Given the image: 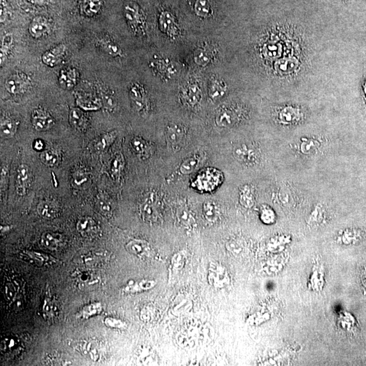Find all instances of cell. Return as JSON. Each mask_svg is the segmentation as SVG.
<instances>
[{
    "label": "cell",
    "mask_w": 366,
    "mask_h": 366,
    "mask_svg": "<svg viewBox=\"0 0 366 366\" xmlns=\"http://www.w3.org/2000/svg\"><path fill=\"white\" fill-rule=\"evenodd\" d=\"M40 159L43 164L47 166L56 167L60 163L61 156L58 151L50 149L41 153Z\"/></svg>",
    "instance_id": "4dcf8cb0"
},
{
    "label": "cell",
    "mask_w": 366,
    "mask_h": 366,
    "mask_svg": "<svg viewBox=\"0 0 366 366\" xmlns=\"http://www.w3.org/2000/svg\"><path fill=\"white\" fill-rule=\"evenodd\" d=\"M194 11L198 17L203 19H208L212 15L211 5L208 0H196L194 5Z\"/></svg>",
    "instance_id": "836d02e7"
},
{
    "label": "cell",
    "mask_w": 366,
    "mask_h": 366,
    "mask_svg": "<svg viewBox=\"0 0 366 366\" xmlns=\"http://www.w3.org/2000/svg\"><path fill=\"white\" fill-rule=\"evenodd\" d=\"M298 66V60L294 57L281 58L275 63V70L279 74L285 76L296 72Z\"/></svg>",
    "instance_id": "e0dca14e"
},
{
    "label": "cell",
    "mask_w": 366,
    "mask_h": 366,
    "mask_svg": "<svg viewBox=\"0 0 366 366\" xmlns=\"http://www.w3.org/2000/svg\"><path fill=\"white\" fill-rule=\"evenodd\" d=\"M70 123L75 129L84 131L88 128V119L85 113L78 108H73L70 112Z\"/></svg>",
    "instance_id": "d6986e66"
},
{
    "label": "cell",
    "mask_w": 366,
    "mask_h": 366,
    "mask_svg": "<svg viewBox=\"0 0 366 366\" xmlns=\"http://www.w3.org/2000/svg\"><path fill=\"white\" fill-rule=\"evenodd\" d=\"M96 206L99 213L104 217L110 218L113 214V204L107 194L101 193L98 194L96 198Z\"/></svg>",
    "instance_id": "d4e9b609"
},
{
    "label": "cell",
    "mask_w": 366,
    "mask_h": 366,
    "mask_svg": "<svg viewBox=\"0 0 366 366\" xmlns=\"http://www.w3.org/2000/svg\"><path fill=\"white\" fill-rule=\"evenodd\" d=\"M14 44V37L12 33H7L4 36L1 43V53H0V63L1 65L5 64L6 60L9 57L10 52L13 48Z\"/></svg>",
    "instance_id": "d6a6232c"
},
{
    "label": "cell",
    "mask_w": 366,
    "mask_h": 366,
    "mask_svg": "<svg viewBox=\"0 0 366 366\" xmlns=\"http://www.w3.org/2000/svg\"><path fill=\"white\" fill-rule=\"evenodd\" d=\"M233 155L237 160L243 162H254L257 159V153L255 149L247 145H239L233 149Z\"/></svg>",
    "instance_id": "484cf974"
},
{
    "label": "cell",
    "mask_w": 366,
    "mask_h": 366,
    "mask_svg": "<svg viewBox=\"0 0 366 366\" xmlns=\"http://www.w3.org/2000/svg\"><path fill=\"white\" fill-rule=\"evenodd\" d=\"M216 54V48L212 45L204 43L195 50L194 58L199 66L205 67L214 60Z\"/></svg>",
    "instance_id": "9c48e42d"
},
{
    "label": "cell",
    "mask_w": 366,
    "mask_h": 366,
    "mask_svg": "<svg viewBox=\"0 0 366 366\" xmlns=\"http://www.w3.org/2000/svg\"><path fill=\"white\" fill-rule=\"evenodd\" d=\"M17 287L13 283H8L5 287V296L7 300H13L17 295Z\"/></svg>",
    "instance_id": "7bdbcfd3"
},
{
    "label": "cell",
    "mask_w": 366,
    "mask_h": 366,
    "mask_svg": "<svg viewBox=\"0 0 366 366\" xmlns=\"http://www.w3.org/2000/svg\"><path fill=\"white\" fill-rule=\"evenodd\" d=\"M200 160L198 157L192 156L186 159L180 166V172L182 174L187 175L191 174L198 168Z\"/></svg>",
    "instance_id": "d590c367"
},
{
    "label": "cell",
    "mask_w": 366,
    "mask_h": 366,
    "mask_svg": "<svg viewBox=\"0 0 366 366\" xmlns=\"http://www.w3.org/2000/svg\"><path fill=\"white\" fill-rule=\"evenodd\" d=\"M31 180H32V173L30 168L25 164L19 166L17 169V181H16V188L19 195L23 196L26 194L30 187Z\"/></svg>",
    "instance_id": "30bf717a"
},
{
    "label": "cell",
    "mask_w": 366,
    "mask_h": 366,
    "mask_svg": "<svg viewBox=\"0 0 366 366\" xmlns=\"http://www.w3.org/2000/svg\"><path fill=\"white\" fill-rule=\"evenodd\" d=\"M39 215L47 220L54 219L58 214V208L53 201H41L37 207Z\"/></svg>",
    "instance_id": "ac0fdd59"
},
{
    "label": "cell",
    "mask_w": 366,
    "mask_h": 366,
    "mask_svg": "<svg viewBox=\"0 0 366 366\" xmlns=\"http://www.w3.org/2000/svg\"><path fill=\"white\" fill-rule=\"evenodd\" d=\"M188 131L184 126L170 124L166 129V138L168 144L174 151H178L186 145Z\"/></svg>",
    "instance_id": "3957f363"
},
{
    "label": "cell",
    "mask_w": 366,
    "mask_h": 366,
    "mask_svg": "<svg viewBox=\"0 0 366 366\" xmlns=\"http://www.w3.org/2000/svg\"><path fill=\"white\" fill-rule=\"evenodd\" d=\"M90 181V173L84 168H79L72 174V183L76 188H82Z\"/></svg>",
    "instance_id": "1f68e13d"
},
{
    "label": "cell",
    "mask_w": 366,
    "mask_h": 366,
    "mask_svg": "<svg viewBox=\"0 0 366 366\" xmlns=\"http://www.w3.org/2000/svg\"><path fill=\"white\" fill-rule=\"evenodd\" d=\"M103 311V307L99 302L92 303L82 309L81 316L83 318H89L92 316H98Z\"/></svg>",
    "instance_id": "74e56055"
},
{
    "label": "cell",
    "mask_w": 366,
    "mask_h": 366,
    "mask_svg": "<svg viewBox=\"0 0 366 366\" xmlns=\"http://www.w3.org/2000/svg\"><path fill=\"white\" fill-rule=\"evenodd\" d=\"M203 212L208 221L214 222L217 219L219 209L217 204L214 201H206L203 205Z\"/></svg>",
    "instance_id": "e575fe53"
},
{
    "label": "cell",
    "mask_w": 366,
    "mask_h": 366,
    "mask_svg": "<svg viewBox=\"0 0 366 366\" xmlns=\"http://www.w3.org/2000/svg\"><path fill=\"white\" fill-rule=\"evenodd\" d=\"M240 202L247 208H251L254 204V197L252 189L245 186L240 192Z\"/></svg>",
    "instance_id": "f35d334b"
},
{
    "label": "cell",
    "mask_w": 366,
    "mask_h": 366,
    "mask_svg": "<svg viewBox=\"0 0 366 366\" xmlns=\"http://www.w3.org/2000/svg\"><path fill=\"white\" fill-rule=\"evenodd\" d=\"M126 19L132 30L136 34L144 33L146 26V17L143 10L136 3H129L124 10Z\"/></svg>",
    "instance_id": "6da1fadb"
},
{
    "label": "cell",
    "mask_w": 366,
    "mask_h": 366,
    "mask_svg": "<svg viewBox=\"0 0 366 366\" xmlns=\"http://www.w3.org/2000/svg\"><path fill=\"white\" fill-rule=\"evenodd\" d=\"M159 27L161 31L171 39H176L180 34V27L172 13L162 12L159 16Z\"/></svg>",
    "instance_id": "277c9868"
},
{
    "label": "cell",
    "mask_w": 366,
    "mask_h": 366,
    "mask_svg": "<svg viewBox=\"0 0 366 366\" xmlns=\"http://www.w3.org/2000/svg\"><path fill=\"white\" fill-rule=\"evenodd\" d=\"M33 148L37 151H42L44 148V144L42 140L37 139L33 143Z\"/></svg>",
    "instance_id": "7dc6e473"
},
{
    "label": "cell",
    "mask_w": 366,
    "mask_h": 366,
    "mask_svg": "<svg viewBox=\"0 0 366 366\" xmlns=\"http://www.w3.org/2000/svg\"><path fill=\"white\" fill-rule=\"evenodd\" d=\"M76 281L79 288L83 289L94 287L96 283H98V281H99L97 277H96L95 274L90 272V271H83V272L79 273L76 277Z\"/></svg>",
    "instance_id": "f1b7e54d"
},
{
    "label": "cell",
    "mask_w": 366,
    "mask_h": 366,
    "mask_svg": "<svg viewBox=\"0 0 366 366\" xmlns=\"http://www.w3.org/2000/svg\"><path fill=\"white\" fill-rule=\"evenodd\" d=\"M227 89V85L225 81L218 77H214L210 80L208 96L212 100L217 101L225 96Z\"/></svg>",
    "instance_id": "5bb4252c"
},
{
    "label": "cell",
    "mask_w": 366,
    "mask_h": 366,
    "mask_svg": "<svg viewBox=\"0 0 366 366\" xmlns=\"http://www.w3.org/2000/svg\"><path fill=\"white\" fill-rule=\"evenodd\" d=\"M97 44L102 50L105 51L106 53L110 56H123L124 52L119 45L116 44L113 39L109 37H102L98 39Z\"/></svg>",
    "instance_id": "44dd1931"
},
{
    "label": "cell",
    "mask_w": 366,
    "mask_h": 366,
    "mask_svg": "<svg viewBox=\"0 0 366 366\" xmlns=\"http://www.w3.org/2000/svg\"><path fill=\"white\" fill-rule=\"evenodd\" d=\"M130 96L134 108L138 111H143L147 107L146 92L144 87L140 84L135 83L130 89Z\"/></svg>",
    "instance_id": "4fadbf2b"
},
{
    "label": "cell",
    "mask_w": 366,
    "mask_h": 366,
    "mask_svg": "<svg viewBox=\"0 0 366 366\" xmlns=\"http://www.w3.org/2000/svg\"><path fill=\"white\" fill-rule=\"evenodd\" d=\"M19 125V121L9 115L2 117L1 127H0L2 138L4 139L13 138L17 133Z\"/></svg>",
    "instance_id": "ffe728a7"
},
{
    "label": "cell",
    "mask_w": 366,
    "mask_h": 366,
    "mask_svg": "<svg viewBox=\"0 0 366 366\" xmlns=\"http://www.w3.org/2000/svg\"><path fill=\"white\" fill-rule=\"evenodd\" d=\"M131 147L138 156L143 159L148 158L151 155V149L149 143L140 137L133 138L131 141Z\"/></svg>",
    "instance_id": "7402d4cb"
},
{
    "label": "cell",
    "mask_w": 366,
    "mask_h": 366,
    "mask_svg": "<svg viewBox=\"0 0 366 366\" xmlns=\"http://www.w3.org/2000/svg\"><path fill=\"white\" fill-rule=\"evenodd\" d=\"M17 346V342L15 339H13V338H7V339L3 340V342H2V351H13Z\"/></svg>",
    "instance_id": "ee69618b"
},
{
    "label": "cell",
    "mask_w": 366,
    "mask_h": 366,
    "mask_svg": "<svg viewBox=\"0 0 366 366\" xmlns=\"http://www.w3.org/2000/svg\"><path fill=\"white\" fill-rule=\"evenodd\" d=\"M43 313L46 320H51L54 316V302L49 298L45 299Z\"/></svg>",
    "instance_id": "b9f144b4"
},
{
    "label": "cell",
    "mask_w": 366,
    "mask_h": 366,
    "mask_svg": "<svg viewBox=\"0 0 366 366\" xmlns=\"http://www.w3.org/2000/svg\"><path fill=\"white\" fill-rule=\"evenodd\" d=\"M127 249L130 253L142 257L148 255L150 251V247L147 241L143 240L133 239L127 243Z\"/></svg>",
    "instance_id": "4316f807"
},
{
    "label": "cell",
    "mask_w": 366,
    "mask_h": 366,
    "mask_svg": "<svg viewBox=\"0 0 366 366\" xmlns=\"http://www.w3.org/2000/svg\"><path fill=\"white\" fill-rule=\"evenodd\" d=\"M31 5L35 6H44L48 5L49 0H26Z\"/></svg>",
    "instance_id": "c3c4849f"
},
{
    "label": "cell",
    "mask_w": 366,
    "mask_h": 366,
    "mask_svg": "<svg viewBox=\"0 0 366 366\" xmlns=\"http://www.w3.org/2000/svg\"><path fill=\"white\" fill-rule=\"evenodd\" d=\"M77 229L81 235L87 238L97 237L100 233L99 226L93 218L88 216L80 218L78 220Z\"/></svg>",
    "instance_id": "7c38bea8"
},
{
    "label": "cell",
    "mask_w": 366,
    "mask_h": 366,
    "mask_svg": "<svg viewBox=\"0 0 366 366\" xmlns=\"http://www.w3.org/2000/svg\"><path fill=\"white\" fill-rule=\"evenodd\" d=\"M103 0H80V9L84 15L94 17L101 11Z\"/></svg>",
    "instance_id": "603a6c76"
},
{
    "label": "cell",
    "mask_w": 366,
    "mask_h": 366,
    "mask_svg": "<svg viewBox=\"0 0 366 366\" xmlns=\"http://www.w3.org/2000/svg\"><path fill=\"white\" fill-rule=\"evenodd\" d=\"M66 54V46L64 44L57 45L42 54L43 64L50 68H54L61 64Z\"/></svg>",
    "instance_id": "8fae6325"
},
{
    "label": "cell",
    "mask_w": 366,
    "mask_h": 366,
    "mask_svg": "<svg viewBox=\"0 0 366 366\" xmlns=\"http://www.w3.org/2000/svg\"><path fill=\"white\" fill-rule=\"evenodd\" d=\"M125 166V160L123 155L118 153L114 157L111 164V172L113 176H119Z\"/></svg>",
    "instance_id": "8d00e7d4"
},
{
    "label": "cell",
    "mask_w": 366,
    "mask_h": 366,
    "mask_svg": "<svg viewBox=\"0 0 366 366\" xmlns=\"http://www.w3.org/2000/svg\"><path fill=\"white\" fill-rule=\"evenodd\" d=\"M52 26L51 20L42 16H39L31 21L29 26V33L33 38H42L51 32Z\"/></svg>",
    "instance_id": "8992f818"
},
{
    "label": "cell",
    "mask_w": 366,
    "mask_h": 366,
    "mask_svg": "<svg viewBox=\"0 0 366 366\" xmlns=\"http://www.w3.org/2000/svg\"><path fill=\"white\" fill-rule=\"evenodd\" d=\"M31 80L27 74L15 73L11 75L5 82V88L12 95L25 93L30 89Z\"/></svg>",
    "instance_id": "7a4b0ae2"
},
{
    "label": "cell",
    "mask_w": 366,
    "mask_h": 366,
    "mask_svg": "<svg viewBox=\"0 0 366 366\" xmlns=\"http://www.w3.org/2000/svg\"><path fill=\"white\" fill-rule=\"evenodd\" d=\"M157 197L153 193H149L143 200L140 206V211L143 219L146 221H154L157 216Z\"/></svg>",
    "instance_id": "52a82bcc"
},
{
    "label": "cell",
    "mask_w": 366,
    "mask_h": 366,
    "mask_svg": "<svg viewBox=\"0 0 366 366\" xmlns=\"http://www.w3.org/2000/svg\"><path fill=\"white\" fill-rule=\"evenodd\" d=\"M177 216H178V220L182 222L183 225H190L194 220L192 213L188 208H180V210H178Z\"/></svg>",
    "instance_id": "60d3db41"
},
{
    "label": "cell",
    "mask_w": 366,
    "mask_h": 366,
    "mask_svg": "<svg viewBox=\"0 0 366 366\" xmlns=\"http://www.w3.org/2000/svg\"><path fill=\"white\" fill-rule=\"evenodd\" d=\"M237 114L235 110L229 107L222 108L216 116V124L220 128H229L237 121Z\"/></svg>",
    "instance_id": "9a60e30c"
},
{
    "label": "cell",
    "mask_w": 366,
    "mask_h": 366,
    "mask_svg": "<svg viewBox=\"0 0 366 366\" xmlns=\"http://www.w3.org/2000/svg\"><path fill=\"white\" fill-rule=\"evenodd\" d=\"M302 116L300 111L294 107H286L279 113V119L283 123L286 125L296 123L298 121Z\"/></svg>",
    "instance_id": "f546056e"
},
{
    "label": "cell",
    "mask_w": 366,
    "mask_h": 366,
    "mask_svg": "<svg viewBox=\"0 0 366 366\" xmlns=\"http://www.w3.org/2000/svg\"><path fill=\"white\" fill-rule=\"evenodd\" d=\"M260 216L262 221L265 224H271L275 219V213L268 206H263L260 210Z\"/></svg>",
    "instance_id": "ab89813d"
},
{
    "label": "cell",
    "mask_w": 366,
    "mask_h": 366,
    "mask_svg": "<svg viewBox=\"0 0 366 366\" xmlns=\"http://www.w3.org/2000/svg\"><path fill=\"white\" fill-rule=\"evenodd\" d=\"M79 73L75 68H66L61 70L58 76V83L63 88L70 90L78 83Z\"/></svg>",
    "instance_id": "2e32d148"
},
{
    "label": "cell",
    "mask_w": 366,
    "mask_h": 366,
    "mask_svg": "<svg viewBox=\"0 0 366 366\" xmlns=\"http://www.w3.org/2000/svg\"><path fill=\"white\" fill-rule=\"evenodd\" d=\"M180 98L182 103L189 107H198L202 99V90L197 84H188L181 90Z\"/></svg>",
    "instance_id": "ba28073f"
},
{
    "label": "cell",
    "mask_w": 366,
    "mask_h": 366,
    "mask_svg": "<svg viewBox=\"0 0 366 366\" xmlns=\"http://www.w3.org/2000/svg\"><path fill=\"white\" fill-rule=\"evenodd\" d=\"M117 137L115 131L109 132L100 135L94 142V149L99 152H103L109 149Z\"/></svg>",
    "instance_id": "83f0119b"
},
{
    "label": "cell",
    "mask_w": 366,
    "mask_h": 366,
    "mask_svg": "<svg viewBox=\"0 0 366 366\" xmlns=\"http://www.w3.org/2000/svg\"><path fill=\"white\" fill-rule=\"evenodd\" d=\"M31 121L33 128L39 132L48 131L52 129L55 124L52 116L43 108H37L33 110L31 115Z\"/></svg>",
    "instance_id": "5b68a950"
},
{
    "label": "cell",
    "mask_w": 366,
    "mask_h": 366,
    "mask_svg": "<svg viewBox=\"0 0 366 366\" xmlns=\"http://www.w3.org/2000/svg\"><path fill=\"white\" fill-rule=\"evenodd\" d=\"M106 326L108 327L113 328H122L125 326V324L119 320L113 318H107L105 320Z\"/></svg>",
    "instance_id": "f6af8a7d"
},
{
    "label": "cell",
    "mask_w": 366,
    "mask_h": 366,
    "mask_svg": "<svg viewBox=\"0 0 366 366\" xmlns=\"http://www.w3.org/2000/svg\"><path fill=\"white\" fill-rule=\"evenodd\" d=\"M40 243L45 249L50 250V251H56L59 248L62 247L64 239H63L62 236L59 234L46 232L41 237Z\"/></svg>",
    "instance_id": "cb8c5ba5"
},
{
    "label": "cell",
    "mask_w": 366,
    "mask_h": 366,
    "mask_svg": "<svg viewBox=\"0 0 366 366\" xmlns=\"http://www.w3.org/2000/svg\"><path fill=\"white\" fill-rule=\"evenodd\" d=\"M103 103L107 106V109H113L116 105V102L113 96L107 94L103 95Z\"/></svg>",
    "instance_id": "bcb514c9"
}]
</instances>
